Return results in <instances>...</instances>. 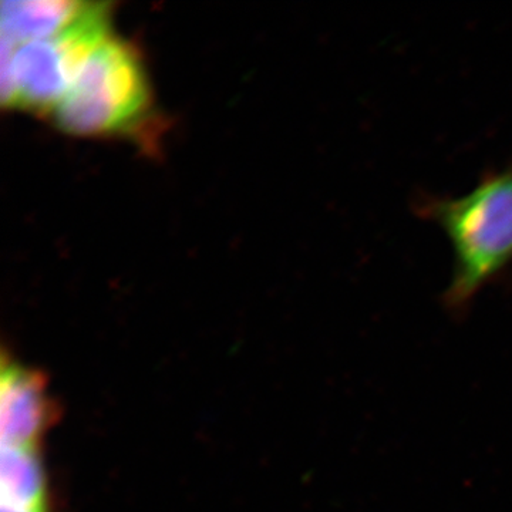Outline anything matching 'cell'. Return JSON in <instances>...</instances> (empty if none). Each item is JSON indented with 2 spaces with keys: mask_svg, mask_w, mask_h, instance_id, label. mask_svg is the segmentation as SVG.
I'll list each match as a JSON object with an SVG mask.
<instances>
[{
  "mask_svg": "<svg viewBox=\"0 0 512 512\" xmlns=\"http://www.w3.org/2000/svg\"><path fill=\"white\" fill-rule=\"evenodd\" d=\"M417 217L443 229L453 249V272L443 306L454 319L466 318L474 299L512 266V163L487 171L460 197L421 194Z\"/></svg>",
  "mask_w": 512,
  "mask_h": 512,
  "instance_id": "cell-1",
  "label": "cell"
},
{
  "mask_svg": "<svg viewBox=\"0 0 512 512\" xmlns=\"http://www.w3.org/2000/svg\"><path fill=\"white\" fill-rule=\"evenodd\" d=\"M151 104L147 70L136 47L109 35L87 57L52 114L57 126L74 136H116L136 130Z\"/></svg>",
  "mask_w": 512,
  "mask_h": 512,
  "instance_id": "cell-2",
  "label": "cell"
},
{
  "mask_svg": "<svg viewBox=\"0 0 512 512\" xmlns=\"http://www.w3.org/2000/svg\"><path fill=\"white\" fill-rule=\"evenodd\" d=\"M110 8V3L97 2L82 22L47 39L20 45L2 39L3 104L52 114L87 57L110 35Z\"/></svg>",
  "mask_w": 512,
  "mask_h": 512,
  "instance_id": "cell-3",
  "label": "cell"
},
{
  "mask_svg": "<svg viewBox=\"0 0 512 512\" xmlns=\"http://www.w3.org/2000/svg\"><path fill=\"white\" fill-rule=\"evenodd\" d=\"M0 491L2 512H59L47 476L45 446L3 444Z\"/></svg>",
  "mask_w": 512,
  "mask_h": 512,
  "instance_id": "cell-4",
  "label": "cell"
},
{
  "mask_svg": "<svg viewBox=\"0 0 512 512\" xmlns=\"http://www.w3.org/2000/svg\"><path fill=\"white\" fill-rule=\"evenodd\" d=\"M97 3L67 0H9L2 3V39L20 45L60 35L82 22Z\"/></svg>",
  "mask_w": 512,
  "mask_h": 512,
  "instance_id": "cell-5",
  "label": "cell"
}]
</instances>
